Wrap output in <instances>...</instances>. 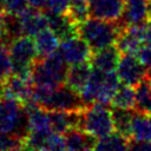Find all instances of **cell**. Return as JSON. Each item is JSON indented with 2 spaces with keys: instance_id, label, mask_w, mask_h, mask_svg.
Instances as JSON below:
<instances>
[{
  "instance_id": "14",
  "label": "cell",
  "mask_w": 151,
  "mask_h": 151,
  "mask_svg": "<svg viewBox=\"0 0 151 151\" xmlns=\"http://www.w3.org/2000/svg\"><path fill=\"white\" fill-rule=\"evenodd\" d=\"M120 54L122 53L119 52L117 46L112 45L93 52L90 64L96 70H100L104 72H116Z\"/></svg>"
},
{
  "instance_id": "28",
  "label": "cell",
  "mask_w": 151,
  "mask_h": 151,
  "mask_svg": "<svg viewBox=\"0 0 151 151\" xmlns=\"http://www.w3.org/2000/svg\"><path fill=\"white\" fill-rule=\"evenodd\" d=\"M2 2H4V12L13 17L21 14L29 6L28 0H2Z\"/></svg>"
},
{
  "instance_id": "35",
  "label": "cell",
  "mask_w": 151,
  "mask_h": 151,
  "mask_svg": "<svg viewBox=\"0 0 151 151\" xmlns=\"http://www.w3.org/2000/svg\"><path fill=\"white\" fill-rule=\"evenodd\" d=\"M147 20H151V0H147Z\"/></svg>"
},
{
  "instance_id": "7",
  "label": "cell",
  "mask_w": 151,
  "mask_h": 151,
  "mask_svg": "<svg viewBox=\"0 0 151 151\" xmlns=\"http://www.w3.org/2000/svg\"><path fill=\"white\" fill-rule=\"evenodd\" d=\"M8 47L12 59V74L31 79L32 68L39 58L34 39L28 35H20L13 39Z\"/></svg>"
},
{
  "instance_id": "33",
  "label": "cell",
  "mask_w": 151,
  "mask_h": 151,
  "mask_svg": "<svg viewBox=\"0 0 151 151\" xmlns=\"http://www.w3.org/2000/svg\"><path fill=\"white\" fill-rule=\"evenodd\" d=\"M6 21H7V14H5L4 11H0V41H4V39H5Z\"/></svg>"
},
{
  "instance_id": "32",
  "label": "cell",
  "mask_w": 151,
  "mask_h": 151,
  "mask_svg": "<svg viewBox=\"0 0 151 151\" xmlns=\"http://www.w3.org/2000/svg\"><path fill=\"white\" fill-rule=\"evenodd\" d=\"M127 151H151V142L133 138L129 140Z\"/></svg>"
},
{
  "instance_id": "17",
  "label": "cell",
  "mask_w": 151,
  "mask_h": 151,
  "mask_svg": "<svg viewBox=\"0 0 151 151\" xmlns=\"http://www.w3.org/2000/svg\"><path fill=\"white\" fill-rule=\"evenodd\" d=\"M67 151H85L94 146L96 138L80 127H73L64 133Z\"/></svg>"
},
{
  "instance_id": "2",
  "label": "cell",
  "mask_w": 151,
  "mask_h": 151,
  "mask_svg": "<svg viewBox=\"0 0 151 151\" xmlns=\"http://www.w3.org/2000/svg\"><path fill=\"white\" fill-rule=\"evenodd\" d=\"M78 35L86 41L92 52L116 45L122 28L117 22L90 17L77 25Z\"/></svg>"
},
{
  "instance_id": "39",
  "label": "cell",
  "mask_w": 151,
  "mask_h": 151,
  "mask_svg": "<svg viewBox=\"0 0 151 151\" xmlns=\"http://www.w3.org/2000/svg\"><path fill=\"white\" fill-rule=\"evenodd\" d=\"M123 1H126V0H123Z\"/></svg>"
},
{
  "instance_id": "22",
  "label": "cell",
  "mask_w": 151,
  "mask_h": 151,
  "mask_svg": "<svg viewBox=\"0 0 151 151\" xmlns=\"http://www.w3.org/2000/svg\"><path fill=\"white\" fill-rule=\"evenodd\" d=\"M131 137L151 142V114L134 112L131 123Z\"/></svg>"
},
{
  "instance_id": "18",
  "label": "cell",
  "mask_w": 151,
  "mask_h": 151,
  "mask_svg": "<svg viewBox=\"0 0 151 151\" xmlns=\"http://www.w3.org/2000/svg\"><path fill=\"white\" fill-rule=\"evenodd\" d=\"M52 130L57 133L64 134L73 127H79V112L68 111H48Z\"/></svg>"
},
{
  "instance_id": "37",
  "label": "cell",
  "mask_w": 151,
  "mask_h": 151,
  "mask_svg": "<svg viewBox=\"0 0 151 151\" xmlns=\"http://www.w3.org/2000/svg\"><path fill=\"white\" fill-rule=\"evenodd\" d=\"M0 11H4V2H2V0H0Z\"/></svg>"
},
{
  "instance_id": "10",
  "label": "cell",
  "mask_w": 151,
  "mask_h": 151,
  "mask_svg": "<svg viewBox=\"0 0 151 151\" xmlns=\"http://www.w3.org/2000/svg\"><path fill=\"white\" fill-rule=\"evenodd\" d=\"M33 87L34 86L29 78L11 74L4 80L2 94L4 97L15 99L24 105H29L32 104Z\"/></svg>"
},
{
  "instance_id": "12",
  "label": "cell",
  "mask_w": 151,
  "mask_h": 151,
  "mask_svg": "<svg viewBox=\"0 0 151 151\" xmlns=\"http://www.w3.org/2000/svg\"><path fill=\"white\" fill-rule=\"evenodd\" d=\"M147 20V0H126L120 19L116 21L122 29Z\"/></svg>"
},
{
  "instance_id": "20",
  "label": "cell",
  "mask_w": 151,
  "mask_h": 151,
  "mask_svg": "<svg viewBox=\"0 0 151 151\" xmlns=\"http://www.w3.org/2000/svg\"><path fill=\"white\" fill-rule=\"evenodd\" d=\"M59 40L60 39L58 38V35L48 27L39 32L37 35H34V44L38 52V57L46 58L55 53L60 45Z\"/></svg>"
},
{
  "instance_id": "38",
  "label": "cell",
  "mask_w": 151,
  "mask_h": 151,
  "mask_svg": "<svg viewBox=\"0 0 151 151\" xmlns=\"http://www.w3.org/2000/svg\"><path fill=\"white\" fill-rule=\"evenodd\" d=\"M85 151H94V149H93V150H92V149H91V147H90V149H86V150H85Z\"/></svg>"
},
{
  "instance_id": "19",
  "label": "cell",
  "mask_w": 151,
  "mask_h": 151,
  "mask_svg": "<svg viewBox=\"0 0 151 151\" xmlns=\"http://www.w3.org/2000/svg\"><path fill=\"white\" fill-rule=\"evenodd\" d=\"M92 72V66L90 63H83L78 65H72L68 67L67 77L65 84L77 92H81L87 84Z\"/></svg>"
},
{
  "instance_id": "13",
  "label": "cell",
  "mask_w": 151,
  "mask_h": 151,
  "mask_svg": "<svg viewBox=\"0 0 151 151\" xmlns=\"http://www.w3.org/2000/svg\"><path fill=\"white\" fill-rule=\"evenodd\" d=\"M88 4L91 17L113 22L120 19L124 9L123 0H88Z\"/></svg>"
},
{
  "instance_id": "8",
  "label": "cell",
  "mask_w": 151,
  "mask_h": 151,
  "mask_svg": "<svg viewBox=\"0 0 151 151\" xmlns=\"http://www.w3.org/2000/svg\"><path fill=\"white\" fill-rule=\"evenodd\" d=\"M57 52L68 66L90 63L93 53L86 41L83 40L78 34L61 40Z\"/></svg>"
},
{
  "instance_id": "34",
  "label": "cell",
  "mask_w": 151,
  "mask_h": 151,
  "mask_svg": "<svg viewBox=\"0 0 151 151\" xmlns=\"http://www.w3.org/2000/svg\"><path fill=\"white\" fill-rule=\"evenodd\" d=\"M28 2H29V6L33 7V8L44 9V8H46V6L48 4V0H28Z\"/></svg>"
},
{
  "instance_id": "9",
  "label": "cell",
  "mask_w": 151,
  "mask_h": 151,
  "mask_svg": "<svg viewBox=\"0 0 151 151\" xmlns=\"http://www.w3.org/2000/svg\"><path fill=\"white\" fill-rule=\"evenodd\" d=\"M116 73L122 84L131 86H136L150 74V72L134 54H122Z\"/></svg>"
},
{
  "instance_id": "40",
  "label": "cell",
  "mask_w": 151,
  "mask_h": 151,
  "mask_svg": "<svg viewBox=\"0 0 151 151\" xmlns=\"http://www.w3.org/2000/svg\"><path fill=\"white\" fill-rule=\"evenodd\" d=\"M150 76H151V72H150Z\"/></svg>"
},
{
  "instance_id": "4",
  "label": "cell",
  "mask_w": 151,
  "mask_h": 151,
  "mask_svg": "<svg viewBox=\"0 0 151 151\" xmlns=\"http://www.w3.org/2000/svg\"><path fill=\"white\" fill-rule=\"evenodd\" d=\"M119 83L116 72H104L92 67L90 79L80 92V96L86 105L94 103L107 105L111 103Z\"/></svg>"
},
{
  "instance_id": "6",
  "label": "cell",
  "mask_w": 151,
  "mask_h": 151,
  "mask_svg": "<svg viewBox=\"0 0 151 151\" xmlns=\"http://www.w3.org/2000/svg\"><path fill=\"white\" fill-rule=\"evenodd\" d=\"M0 132L22 139L27 137L28 119L24 104L7 97L0 100Z\"/></svg>"
},
{
  "instance_id": "1",
  "label": "cell",
  "mask_w": 151,
  "mask_h": 151,
  "mask_svg": "<svg viewBox=\"0 0 151 151\" xmlns=\"http://www.w3.org/2000/svg\"><path fill=\"white\" fill-rule=\"evenodd\" d=\"M32 104H35L47 111L68 112H79L86 106L80 93L66 84L54 88L34 86Z\"/></svg>"
},
{
  "instance_id": "3",
  "label": "cell",
  "mask_w": 151,
  "mask_h": 151,
  "mask_svg": "<svg viewBox=\"0 0 151 151\" xmlns=\"http://www.w3.org/2000/svg\"><path fill=\"white\" fill-rule=\"evenodd\" d=\"M67 66L58 52L46 58H40L32 68L31 81L34 86L47 88L64 85L68 71Z\"/></svg>"
},
{
  "instance_id": "11",
  "label": "cell",
  "mask_w": 151,
  "mask_h": 151,
  "mask_svg": "<svg viewBox=\"0 0 151 151\" xmlns=\"http://www.w3.org/2000/svg\"><path fill=\"white\" fill-rule=\"evenodd\" d=\"M17 20L21 35L34 37L39 32L48 27L46 14L42 13L41 9H37L33 7L27 8L25 12L17 15Z\"/></svg>"
},
{
  "instance_id": "25",
  "label": "cell",
  "mask_w": 151,
  "mask_h": 151,
  "mask_svg": "<svg viewBox=\"0 0 151 151\" xmlns=\"http://www.w3.org/2000/svg\"><path fill=\"white\" fill-rule=\"evenodd\" d=\"M112 116H113L116 132L126 138H131V123H132L133 113L130 110L113 107Z\"/></svg>"
},
{
  "instance_id": "5",
  "label": "cell",
  "mask_w": 151,
  "mask_h": 151,
  "mask_svg": "<svg viewBox=\"0 0 151 151\" xmlns=\"http://www.w3.org/2000/svg\"><path fill=\"white\" fill-rule=\"evenodd\" d=\"M79 127L97 139L116 132L112 110L104 104L86 105L79 113Z\"/></svg>"
},
{
  "instance_id": "30",
  "label": "cell",
  "mask_w": 151,
  "mask_h": 151,
  "mask_svg": "<svg viewBox=\"0 0 151 151\" xmlns=\"http://www.w3.org/2000/svg\"><path fill=\"white\" fill-rule=\"evenodd\" d=\"M136 55L145 68L151 72V44H143Z\"/></svg>"
},
{
  "instance_id": "23",
  "label": "cell",
  "mask_w": 151,
  "mask_h": 151,
  "mask_svg": "<svg viewBox=\"0 0 151 151\" xmlns=\"http://www.w3.org/2000/svg\"><path fill=\"white\" fill-rule=\"evenodd\" d=\"M134 104H136V91L133 86L126 84L119 85L111 100V105L117 109L132 110L134 109Z\"/></svg>"
},
{
  "instance_id": "16",
  "label": "cell",
  "mask_w": 151,
  "mask_h": 151,
  "mask_svg": "<svg viewBox=\"0 0 151 151\" xmlns=\"http://www.w3.org/2000/svg\"><path fill=\"white\" fill-rule=\"evenodd\" d=\"M143 44L144 42L139 34L138 27L137 25H133L122 29L116 46L122 54H137Z\"/></svg>"
},
{
  "instance_id": "31",
  "label": "cell",
  "mask_w": 151,
  "mask_h": 151,
  "mask_svg": "<svg viewBox=\"0 0 151 151\" xmlns=\"http://www.w3.org/2000/svg\"><path fill=\"white\" fill-rule=\"evenodd\" d=\"M70 0H48L46 11L53 13H66Z\"/></svg>"
},
{
  "instance_id": "29",
  "label": "cell",
  "mask_w": 151,
  "mask_h": 151,
  "mask_svg": "<svg viewBox=\"0 0 151 151\" xmlns=\"http://www.w3.org/2000/svg\"><path fill=\"white\" fill-rule=\"evenodd\" d=\"M42 150L44 151H67L64 136L60 134V133L53 132L50 136V138L46 142Z\"/></svg>"
},
{
  "instance_id": "15",
  "label": "cell",
  "mask_w": 151,
  "mask_h": 151,
  "mask_svg": "<svg viewBox=\"0 0 151 151\" xmlns=\"http://www.w3.org/2000/svg\"><path fill=\"white\" fill-rule=\"evenodd\" d=\"M47 26L52 29L60 40L71 38L78 34L77 24H74L66 13H53L46 11Z\"/></svg>"
},
{
  "instance_id": "21",
  "label": "cell",
  "mask_w": 151,
  "mask_h": 151,
  "mask_svg": "<svg viewBox=\"0 0 151 151\" xmlns=\"http://www.w3.org/2000/svg\"><path fill=\"white\" fill-rule=\"evenodd\" d=\"M136 112L151 114V76L149 74L136 85Z\"/></svg>"
},
{
  "instance_id": "27",
  "label": "cell",
  "mask_w": 151,
  "mask_h": 151,
  "mask_svg": "<svg viewBox=\"0 0 151 151\" xmlns=\"http://www.w3.org/2000/svg\"><path fill=\"white\" fill-rule=\"evenodd\" d=\"M12 74V59L8 44L0 41V78L5 80Z\"/></svg>"
},
{
  "instance_id": "24",
  "label": "cell",
  "mask_w": 151,
  "mask_h": 151,
  "mask_svg": "<svg viewBox=\"0 0 151 151\" xmlns=\"http://www.w3.org/2000/svg\"><path fill=\"white\" fill-rule=\"evenodd\" d=\"M129 138L113 132L104 138H99L94 144V151H127Z\"/></svg>"
},
{
  "instance_id": "36",
  "label": "cell",
  "mask_w": 151,
  "mask_h": 151,
  "mask_svg": "<svg viewBox=\"0 0 151 151\" xmlns=\"http://www.w3.org/2000/svg\"><path fill=\"white\" fill-rule=\"evenodd\" d=\"M24 151H44L41 149H35V147H26L25 146V150Z\"/></svg>"
},
{
  "instance_id": "26",
  "label": "cell",
  "mask_w": 151,
  "mask_h": 151,
  "mask_svg": "<svg viewBox=\"0 0 151 151\" xmlns=\"http://www.w3.org/2000/svg\"><path fill=\"white\" fill-rule=\"evenodd\" d=\"M66 14L77 25L85 21L91 17L88 0H70Z\"/></svg>"
}]
</instances>
